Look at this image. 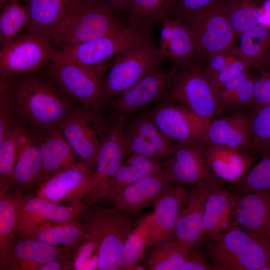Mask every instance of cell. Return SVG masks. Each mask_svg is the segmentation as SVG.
Returning <instances> with one entry per match:
<instances>
[{"label":"cell","instance_id":"cell-1","mask_svg":"<svg viewBox=\"0 0 270 270\" xmlns=\"http://www.w3.org/2000/svg\"><path fill=\"white\" fill-rule=\"evenodd\" d=\"M0 104L11 110L36 138L58 128L80 106L38 71L18 77L0 76Z\"/></svg>","mask_w":270,"mask_h":270},{"label":"cell","instance_id":"cell-2","mask_svg":"<svg viewBox=\"0 0 270 270\" xmlns=\"http://www.w3.org/2000/svg\"><path fill=\"white\" fill-rule=\"evenodd\" d=\"M122 21L103 0H86L65 16L48 36L57 50L72 47L116 33Z\"/></svg>","mask_w":270,"mask_h":270},{"label":"cell","instance_id":"cell-3","mask_svg":"<svg viewBox=\"0 0 270 270\" xmlns=\"http://www.w3.org/2000/svg\"><path fill=\"white\" fill-rule=\"evenodd\" d=\"M162 58L159 48L150 38L117 54L104 78L98 111H102L119 94L160 66Z\"/></svg>","mask_w":270,"mask_h":270},{"label":"cell","instance_id":"cell-4","mask_svg":"<svg viewBox=\"0 0 270 270\" xmlns=\"http://www.w3.org/2000/svg\"><path fill=\"white\" fill-rule=\"evenodd\" d=\"M205 250L214 270H270L266 242L236 225L218 240L206 239Z\"/></svg>","mask_w":270,"mask_h":270},{"label":"cell","instance_id":"cell-5","mask_svg":"<svg viewBox=\"0 0 270 270\" xmlns=\"http://www.w3.org/2000/svg\"><path fill=\"white\" fill-rule=\"evenodd\" d=\"M217 92L205 68L196 61L178 72L162 101L180 106L198 117L211 121L224 111Z\"/></svg>","mask_w":270,"mask_h":270},{"label":"cell","instance_id":"cell-6","mask_svg":"<svg viewBox=\"0 0 270 270\" xmlns=\"http://www.w3.org/2000/svg\"><path fill=\"white\" fill-rule=\"evenodd\" d=\"M110 66L108 62L90 66L52 61L46 66L45 74L70 100L98 111L105 74Z\"/></svg>","mask_w":270,"mask_h":270},{"label":"cell","instance_id":"cell-7","mask_svg":"<svg viewBox=\"0 0 270 270\" xmlns=\"http://www.w3.org/2000/svg\"><path fill=\"white\" fill-rule=\"evenodd\" d=\"M224 1L182 20L193 38L199 62L234 46L237 35L226 14Z\"/></svg>","mask_w":270,"mask_h":270},{"label":"cell","instance_id":"cell-8","mask_svg":"<svg viewBox=\"0 0 270 270\" xmlns=\"http://www.w3.org/2000/svg\"><path fill=\"white\" fill-rule=\"evenodd\" d=\"M100 112L80 105L58 127L80 160L93 171L108 130V120Z\"/></svg>","mask_w":270,"mask_h":270},{"label":"cell","instance_id":"cell-9","mask_svg":"<svg viewBox=\"0 0 270 270\" xmlns=\"http://www.w3.org/2000/svg\"><path fill=\"white\" fill-rule=\"evenodd\" d=\"M56 50L48 36L26 31L2 47L0 76L18 77L36 72L53 60Z\"/></svg>","mask_w":270,"mask_h":270},{"label":"cell","instance_id":"cell-10","mask_svg":"<svg viewBox=\"0 0 270 270\" xmlns=\"http://www.w3.org/2000/svg\"><path fill=\"white\" fill-rule=\"evenodd\" d=\"M174 66L164 70L159 66L121 93L104 108L109 117L127 120L151 103L162 100L170 90L178 72Z\"/></svg>","mask_w":270,"mask_h":270},{"label":"cell","instance_id":"cell-11","mask_svg":"<svg viewBox=\"0 0 270 270\" xmlns=\"http://www.w3.org/2000/svg\"><path fill=\"white\" fill-rule=\"evenodd\" d=\"M78 220L93 224L102 233L98 270H114L124 244L132 231L130 216L115 208H105L95 204L80 214Z\"/></svg>","mask_w":270,"mask_h":270},{"label":"cell","instance_id":"cell-12","mask_svg":"<svg viewBox=\"0 0 270 270\" xmlns=\"http://www.w3.org/2000/svg\"><path fill=\"white\" fill-rule=\"evenodd\" d=\"M150 38V34L128 26L114 34L74 46L57 50L52 61L98 66L106 63L109 59L125 48Z\"/></svg>","mask_w":270,"mask_h":270},{"label":"cell","instance_id":"cell-13","mask_svg":"<svg viewBox=\"0 0 270 270\" xmlns=\"http://www.w3.org/2000/svg\"><path fill=\"white\" fill-rule=\"evenodd\" d=\"M106 136L98 152L94 180L84 202L89 206L106 198L114 178L126 158L122 130L126 121L109 118Z\"/></svg>","mask_w":270,"mask_h":270},{"label":"cell","instance_id":"cell-14","mask_svg":"<svg viewBox=\"0 0 270 270\" xmlns=\"http://www.w3.org/2000/svg\"><path fill=\"white\" fill-rule=\"evenodd\" d=\"M89 206L82 201L62 204L49 202L36 196L19 193L16 206V233L24 238L48 224L78 219Z\"/></svg>","mask_w":270,"mask_h":270},{"label":"cell","instance_id":"cell-15","mask_svg":"<svg viewBox=\"0 0 270 270\" xmlns=\"http://www.w3.org/2000/svg\"><path fill=\"white\" fill-rule=\"evenodd\" d=\"M122 134L126 158L131 154H138L160 162L180 146L160 130L150 112L128 118L124 126Z\"/></svg>","mask_w":270,"mask_h":270},{"label":"cell","instance_id":"cell-16","mask_svg":"<svg viewBox=\"0 0 270 270\" xmlns=\"http://www.w3.org/2000/svg\"><path fill=\"white\" fill-rule=\"evenodd\" d=\"M150 114L160 130L176 144L206 142L210 121L198 117L186 108L162 101Z\"/></svg>","mask_w":270,"mask_h":270},{"label":"cell","instance_id":"cell-17","mask_svg":"<svg viewBox=\"0 0 270 270\" xmlns=\"http://www.w3.org/2000/svg\"><path fill=\"white\" fill-rule=\"evenodd\" d=\"M205 142L180 146L161 162V172L170 182L196 185L208 182L220 188L221 182L212 174L204 158Z\"/></svg>","mask_w":270,"mask_h":270},{"label":"cell","instance_id":"cell-18","mask_svg":"<svg viewBox=\"0 0 270 270\" xmlns=\"http://www.w3.org/2000/svg\"><path fill=\"white\" fill-rule=\"evenodd\" d=\"M206 142L230 148L245 155L258 154L253 142L251 112H236L212 119L208 128Z\"/></svg>","mask_w":270,"mask_h":270},{"label":"cell","instance_id":"cell-19","mask_svg":"<svg viewBox=\"0 0 270 270\" xmlns=\"http://www.w3.org/2000/svg\"><path fill=\"white\" fill-rule=\"evenodd\" d=\"M217 188H220L212 184L201 182L186 192L176 224L175 240L192 250L204 238L205 203L210 194Z\"/></svg>","mask_w":270,"mask_h":270},{"label":"cell","instance_id":"cell-20","mask_svg":"<svg viewBox=\"0 0 270 270\" xmlns=\"http://www.w3.org/2000/svg\"><path fill=\"white\" fill-rule=\"evenodd\" d=\"M94 180L88 166L68 170L40 184L36 196L57 204H76L84 200Z\"/></svg>","mask_w":270,"mask_h":270},{"label":"cell","instance_id":"cell-21","mask_svg":"<svg viewBox=\"0 0 270 270\" xmlns=\"http://www.w3.org/2000/svg\"><path fill=\"white\" fill-rule=\"evenodd\" d=\"M170 184L160 171L118 190L109 200L118 210L130 216L154 206Z\"/></svg>","mask_w":270,"mask_h":270},{"label":"cell","instance_id":"cell-22","mask_svg":"<svg viewBox=\"0 0 270 270\" xmlns=\"http://www.w3.org/2000/svg\"><path fill=\"white\" fill-rule=\"evenodd\" d=\"M234 226L263 240L270 226V193H234Z\"/></svg>","mask_w":270,"mask_h":270},{"label":"cell","instance_id":"cell-23","mask_svg":"<svg viewBox=\"0 0 270 270\" xmlns=\"http://www.w3.org/2000/svg\"><path fill=\"white\" fill-rule=\"evenodd\" d=\"M36 138L42 162L40 184L58 173L88 166L80 160L58 128Z\"/></svg>","mask_w":270,"mask_h":270},{"label":"cell","instance_id":"cell-24","mask_svg":"<svg viewBox=\"0 0 270 270\" xmlns=\"http://www.w3.org/2000/svg\"><path fill=\"white\" fill-rule=\"evenodd\" d=\"M186 194L182 185L172 184L154 204L148 248L175 240L176 224Z\"/></svg>","mask_w":270,"mask_h":270},{"label":"cell","instance_id":"cell-25","mask_svg":"<svg viewBox=\"0 0 270 270\" xmlns=\"http://www.w3.org/2000/svg\"><path fill=\"white\" fill-rule=\"evenodd\" d=\"M158 48L163 58L181 70L198 61L193 38L181 20L168 18L162 22Z\"/></svg>","mask_w":270,"mask_h":270},{"label":"cell","instance_id":"cell-26","mask_svg":"<svg viewBox=\"0 0 270 270\" xmlns=\"http://www.w3.org/2000/svg\"><path fill=\"white\" fill-rule=\"evenodd\" d=\"M12 184L0 186V270H21L14 248L19 192Z\"/></svg>","mask_w":270,"mask_h":270},{"label":"cell","instance_id":"cell-27","mask_svg":"<svg viewBox=\"0 0 270 270\" xmlns=\"http://www.w3.org/2000/svg\"><path fill=\"white\" fill-rule=\"evenodd\" d=\"M204 158L214 176L221 183L232 184L253 166L258 154L245 155L234 150L205 142Z\"/></svg>","mask_w":270,"mask_h":270},{"label":"cell","instance_id":"cell-28","mask_svg":"<svg viewBox=\"0 0 270 270\" xmlns=\"http://www.w3.org/2000/svg\"><path fill=\"white\" fill-rule=\"evenodd\" d=\"M234 194L217 188L209 196L204 205V238L217 240L234 226Z\"/></svg>","mask_w":270,"mask_h":270},{"label":"cell","instance_id":"cell-29","mask_svg":"<svg viewBox=\"0 0 270 270\" xmlns=\"http://www.w3.org/2000/svg\"><path fill=\"white\" fill-rule=\"evenodd\" d=\"M42 162L36 137L29 130L20 146L11 182L20 194L40 184Z\"/></svg>","mask_w":270,"mask_h":270},{"label":"cell","instance_id":"cell-30","mask_svg":"<svg viewBox=\"0 0 270 270\" xmlns=\"http://www.w3.org/2000/svg\"><path fill=\"white\" fill-rule=\"evenodd\" d=\"M86 0H26L30 16L26 31L48 36L56 24Z\"/></svg>","mask_w":270,"mask_h":270},{"label":"cell","instance_id":"cell-31","mask_svg":"<svg viewBox=\"0 0 270 270\" xmlns=\"http://www.w3.org/2000/svg\"><path fill=\"white\" fill-rule=\"evenodd\" d=\"M88 235V231L84 224L76 219L44 225L24 238L74 254L84 242Z\"/></svg>","mask_w":270,"mask_h":270},{"label":"cell","instance_id":"cell-32","mask_svg":"<svg viewBox=\"0 0 270 270\" xmlns=\"http://www.w3.org/2000/svg\"><path fill=\"white\" fill-rule=\"evenodd\" d=\"M238 49L253 67L261 74L270 60V26L265 23L257 24L243 32L240 36Z\"/></svg>","mask_w":270,"mask_h":270},{"label":"cell","instance_id":"cell-33","mask_svg":"<svg viewBox=\"0 0 270 270\" xmlns=\"http://www.w3.org/2000/svg\"><path fill=\"white\" fill-rule=\"evenodd\" d=\"M14 252L21 270H38L44 264L56 259L72 257L73 253L35 240L22 238L16 240Z\"/></svg>","mask_w":270,"mask_h":270},{"label":"cell","instance_id":"cell-34","mask_svg":"<svg viewBox=\"0 0 270 270\" xmlns=\"http://www.w3.org/2000/svg\"><path fill=\"white\" fill-rule=\"evenodd\" d=\"M207 62L205 69L218 90L226 82L251 68L238 48L234 46L212 56Z\"/></svg>","mask_w":270,"mask_h":270},{"label":"cell","instance_id":"cell-35","mask_svg":"<svg viewBox=\"0 0 270 270\" xmlns=\"http://www.w3.org/2000/svg\"><path fill=\"white\" fill-rule=\"evenodd\" d=\"M266 0H225L224 10L236 35L263 22L267 12Z\"/></svg>","mask_w":270,"mask_h":270},{"label":"cell","instance_id":"cell-36","mask_svg":"<svg viewBox=\"0 0 270 270\" xmlns=\"http://www.w3.org/2000/svg\"><path fill=\"white\" fill-rule=\"evenodd\" d=\"M153 214L144 218L132 230L125 242L114 270H133L148 248Z\"/></svg>","mask_w":270,"mask_h":270},{"label":"cell","instance_id":"cell-37","mask_svg":"<svg viewBox=\"0 0 270 270\" xmlns=\"http://www.w3.org/2000/svg\"><path fill=\"white\" fill-rule=\"evenodd\" d=\"M161 171V162L138 154L126 158L115 175L106 196L108 200L118 190Z\"/></svg>","mask_w":270,"mask_h":270},{"label":"cell","instance_id":"cell-38","mask_svg":"<svg viewBox=\"0 0 270 270\" xmlns=\"http://www.w3.org/2000/svg\"><path fill=\"white\" fill-rule=\"evenodd\" d=\"M174 0H133L128 16V26L150 34L154 23L169 18Z\"/></svg>","mask_w":270,"mask_h":270},{"label":"cell","instance_id":"cell-39","mask_svg":"<svg viewBox=\"0 0 270 270\" xmlns=\"http://www.w3.org/2000/svg\"><path fill=\"white\" fill-rule=\"evenodd\" d=\"M151 249L144 264L150 270H182L192 251L176 240Z\"/></svg>","mask_w":270,"mask_h":270},{"label":"cell","instance_id":"cell-40","mask_svg":"<svg viewBox=\"0 0 270 270\" xmlns=\"http://www.w3.org/2000/svg\"><path fill=\"white\" fill-rule=\"evenodd\" d=\"M30 23V16L26 6L16 0H10L2 8L0 14V44L1 48L16 37Z\"/></svg>","mask_w":270,"mask_h":270},{"label":"cell","instance_id":"cell-41","mask_svg":"<svg viewBox=\"0 0 270 270\" xmlns=\"http://www.w3.org/2000/svg\"><path fill=\"white\" fill-rule=\"evenodd\" d=\"M258 162L240 180L232 184L233 193H270V151L260 154Z\"/></svg>","mask_w":270,"mask_h":270},{"label":"cell","instance_id":"cell-42","mask_svg":"<svg viewBox=\"0 0 270 270\" xmlns=\"http://www.w3.org/2000/svg\"><path fill=\"white\" fill-rule=\"evenodd\" d=\"M29 129L21 122L0 141V186L11 183L20 146Z\"/></svg>","mask_w":270,"mask_h":270},{"label":"cell","instance_id":"cell-43","mask_svg":"<svg viewBox=\"0 0 270 270\" xmlns=\"http://www.w3.org/2000/svg\"><path fill=\"white\" fill-rule=\"evenodd\" d=\"M82 222L86 228L88 235L84 242L73 254L74 270H98L102 240V233L93 224L87 222Z\"/></svg>","mask_w":270,"mask_h":270},{"label":"cell","instance_id":"cell-44","mask_svg":"<svg viewBox=\"0 0 270 270\" xmlns=\"http://www.w3.org/2000/svg\"><path fill=\"white\" fill-rule=\"evenodd\" d=\"M252 114L254 148L260 156L270 151V104Z\"/></svg>","mask_w":270,"mask_h":270},{"label":"cell","instance_id":"cell-45","mask_svg":"<svg viewBox=\"0 0 270 270\" xmlns=\"http://www.w3.org/2000/svg\"><path fill=\"white\" fill-rule=\"evenodd\" d=\"M258 77L253 76L236 92L222 104L224 110L232 112H252L254 104V86Z\"/></svg>","mask_w":270,"mask_h":270},{"label":"cell","instance_id":"cell-46","mask_svg":"<svg viewBox=\"0 0 270 270\" xmlns=\"http://www.w3.org/2000/svg\"><path fill=\"white\" fill-rule=\"evenodd\" d=\"M222 0H174L169 18L182 20Z\"/></svg>","mask_w":270,"mask_h":270},{"label":"cell","instance_id":"cell-47","mask_svg":"<svg viewBox=\"0 0 270 270\" xmlns=\"http://www.w3.org/2000/svg\"><path fill=\"white\" fill-rule=\"evenodd\" d=\"M270 104V70L258 78L254 86V104L252 114Z\"/></svg>","mask_w":270,"mask_h":270},{"label":"cell","instance_id":"cell-48","mask_svg":"<svg viewBox=\"0 0 270 270\" xmlns=\"http://www.w3.org/2000/svg\"><path fill=\"white\" fill-rule=\"evenodd\" d=\"M253 76L252 74L248 70L236 75L224 83L217 92L218 100L222 106L225 101L238 91Z\"/></svg>","mask_w":270,"mask_h":270},{"label":"cell","instance_id":"cell-49","mask_svg":"<svg viewBox=\"0 0 270 270\" xmlns=\"http://www.w3.org/2000/svg\"><path fill=\"white\" fill-rule=\"evenodd\" d=\"M197 246L192 250L182 270H214L213 264L206 260Z\"/></svg>","mask_w":270,"mask_h":270},{"label":"cell","instance_id":"cell-50","mask_svg":"<svg viewBox=\"0 0 270 270\" xmlns=\"http://www.w3.org/2000/svg\"><path fill=\"white\" fill-rule=\"evenodd\" d=\"M72 256L50 261L42 265L38 270H74Z\"/></svg>","mask_w":270,"mask_h":270},{"label":"cell","instance_id":"cell-51","mask_svg":"<svg viewBox=\"0 0 270 270\" xmlns=\"http://www.w3.org/2000/svg\"><path fill=\"white\" fill-rule=\"evenodd\" d=\"M118 16L129 14L133 0H103Z\"/></svg>","mask_w":270,"mask_h":270},{"label":"cell","instance_id":"cell-52","mask_svg":"<svg viewBox=\"0 0 270 270\" xmlns=\"http://www.w3.org/2000/svg\"><path fill=\"white\" fill-rule=\"evenodd\" d=\"M264 240L266 242V245L268 258H269L270 265V226L266 234V236L264 238Z\"/></svg>","mask_w":270,"mask_h":270},{"label":"cell","instance_id":"cell-53","mask_svg":"<svg viewBox=\"0 0 270 270\" xmlns=\"http://www.w3.org/2000/svg\"></svg>","mask_w":270,"mask_h":270}]
</instances>
